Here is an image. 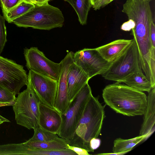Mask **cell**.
Listing matches in <instances>:
<instances>
[{
    "instance_id": "cell-2",
    "label": "cell",
    "mask_w": 155,
    "mask_h": 155,
    "mask_svg": "<svg viewBox=\"0 0 155 155\" xmlns=\"http://www.w3.org/2000/svg\"><path fill=\"white\" fill-rule=\"evenodd\" d=\"M105 105L98 100V97L91 96L85 107L82 115L71 138L66 140L67 144L84 148L88 152H93L90 146V140L97 138L100 134L105 117Z\"/></svg>"
},
{
    "instance_id": "cell-1",
    "label": "cell",
    "mask_w": 155,
    "mask_h": 155,
    "mask_svg": "<svg viewBox=\"0 0 155 155\" xmlns=\"http://www.w3.org/2000/svg\"><path fill=\"white\" fill-rule=\"evenodd\" d=\"M116 82L106 86L102 97L106 105L116 112L128 116L143 115L147 97L143 92Z\"/></svg>"
},
{
    "instance_id": "cell-20",
    "label": "cell",
    "mask_w": 155,
    "mask_h": 155,
    "mask_svg": "<svg viewBox=\"0 0 155 155\" xmlns=\"http://www.w3.org/2000/svg\"><path fill=\"white\" fill-rule=\"evenodd\" d=\"M30 148L24 143L0 145V155H30Z\"/></svg>"
},
{
    "instance_id": "cell-8",
    "label": "cell",
    "mask_w": 155,
    "mask_h": 155,
    "mask_svg": "<svg viewBox=\"0 0 155 155\" xmlns=\"http://www.w3.org/2000/svg\"><path fill=\"white\" fill-rule=\"evenodd\" d=\"M24 54L28 70L58 81L61 71V63L51 61L36 47L25 48Z\"/></svg>"
},
{
    "instance_id": "cell-4",
    "label": "cell",
    "mask_w": 155,
    "mask_h": 155,
    "mask_svg": "<svg viewBox=\"0 0 155 155\" xmlns=\"http://www.w3.org/2000/svg\"><path fill=\"white\" fill-rule=\"evenodd\" d=\"M26 86L27 88L18 94L13 109L18 124L34 129L38 126L40 101L28 82Z\"/></svg>"
},
{
    "instance_id": "cell-12",
    "label": "cell",
    "mask_w": 155,
    "mask_h": 155,
    "mask_svg": "<svg viewBox=\"0 0 155 155\" xmlns=\"http://www.w3.org/2000/svg\"><path fill=\"white\" fill-rule=\"evenodd\" d=\"M61 124V113L55 109L40 102L39 105L38 126L46 130L58 135Z\"/></svg>"
},
{
    "instance_id": "cell-19",
    "label": "cell",
    "mask_w": 155,
    "mask_h": 155,
    "mask_svg": "<svg viewBox=\"0 0 155 155\" xmlns=\"http://www.w3.org/2000/svg\"><path fill=\"white\" fill-rule=\"evenodd\" d=\"M68 2L76 12L82 25L86 24L88 12L91 7L90 0H64Z\"/></svg>"
},
{
    "instance_id": "cell-32",
    "label": "cell",
    "mask_w": 155,
    "mask_h": 155,
    "mask_svg": "<svg viewBox=\"0 0 155 155\" xmlns=\"http://www.w3.org/2000/svg\"><path fill=\"white\" fill-rule=\"evenodd\" d=\"M125 153H100L98 154H105V155H123Z\"/></svg>"
},
{
    "instance_id": "cell-14",
    "label": "cell",
    "mask_w": 155,
    "mask_h": 155,
    "mask_svg": "<svg viewBox=\"0 0 155 155\" xmlns=\"http://www.w3.org/2000/svg\"><path fill=\"white\" fill-rule=\"evenodd\" d=\"M143 121L139 135L144 136L146 140L155 129V87L148 92L146 107L143 114Z\"/></svg>"
},
{
    "instance_id": "cell-13",
    "label": "cell",
    "mask_w": 155,
    "mask_h": 155,
    "mask_svg": "<svg viewBox=\"0 0 155 155\" xmlns=\"http://www.w3.org/2000/svg\"><path fill=\"white\" fill-rule=\"evenodd\" d=\"M90 79L80 68L74 63L70 66L67 75V85L70 102Z\"/></svg>"
},
{
    "instance_id": "cell-5",
    "label": "cell",
    "mask_w": 155,
    "mask_h": 155,
    "mask_svg": "<svg viewBox=\"0 0 155 155\" xmlns=\"http://www.w3.org/2000/svg\"><path fill=\"white\" fill-rule=\"evenodd\" d=\"M142 71L137 46L133 38L128 48L111 62L109 68L101 75L106 80L121 83L130 74Z\"/></svg>"
},
{
    "instance_id": "cell-35",
    "label": "cell",
    "mask_w": 155,
    "mask_h": 155,
    "mask_svg": "<svg viewBox=\"0 0 155 155\" xmlns=\"http://www.w3.org/2000/svg\"><path fill=\"white\" fill-rule=\"evenodd\" d=\"M145 0L148 1L150 2L152 0Z\"/></svg>"
},
{
    "instance_id": "cell-11",
    "label": "cell",
    "mask_w": 155,
    "mask_h": 155,
    "mask_svg": "<svg viewBox=\"0 0 155 155\" xmlns=\"http://www.w3.org/2000/svg\"><path fill=\"white\" fill-rule=\"evenodd\" d=\"M74 54L72 51H68L65 57L60 62L61 71L58 81L54 107L61 114L65 111L70 103L68 92L67 75L70 66L74 63Z\"/></svg>"
},
{
    "instance_id": "cell-18",
    "label": "cell",
    "mask_w": 155,
    "mask_h": 155,
    "mask_svg": "<svg viewBox=\"0 0 155 155\" xmlns=\"http://www.w3.org/2000/svg\"><path fill=\"white\" fill-rule=\"evenodd\" d=\"M145 140V136L140 135L129 139L117 138L114 142L113 153H126L131 150L136 145Z\"/></svg>"
},
{
    "instance_id": "cell-29",
    "label": "cell",
    "mask_w": 155,
    "mask_h": 155,
    "mask_svg": "<svg viewBox=\"0 0 155 155\" xmlns=\"http://www.w3.org/2000/svg\"><path fill=\"white\" fill-rule=\"evenodd\" d=\"M101 143V140L100 139L97 138H93L90 141V147L94 152V150L97 149L100 146Z\"/></svg>"
},
{
    "instance_id": "cell-15",
    "label": "cell",
    "mask_w": 155,
    "mask_h": 155,
    "mask_svg": "<svg viewBox=\"0 0 155 155\" xmlns=\"http://www.w3.org/2000/svg\"><path fill=\"white\" fill-rule=\"evenodd\" d=\"M132 41V39H117L96 48L106 61L112 62L126 50Z\"/></svg>"
},
{
    "instance_id": "cell-3",
    "label": "cell",
    "mask_w": 155,
    "mask_h": 155,
    "mask_svg": "<svg viewBox=\"0 0 155 155\" xmlns=\"http://www.w3.org/2000/svg\"><path fill=\"white\" fill-rule=\"evenodd\" d=\"M64 21L60 9L48 3L34 4L33 7L12 23L18 27L49 30L62 27Z\"/></svg>"
},
{
    "instance_id": "cell-10",
    "label": "cell",
    "mask_w": 155,
    "mask_h": 155,
    "mask_svg": "<svg viewBox=\"0 0 155 155\" xmlns=\"http://www.w3.org/2000/svg\"><path fill=\"white\" fill-rule=\"evenodd\" d=\"M28 82L40 102L53 108L58 81L29 70Z\"/></svg>"
},
{
    "instance_id": "cell-16",
    "label": "cell",
    "mask_w": 155,
    "mask_h": 155,
    "mask_svg": "<svg viewBox=\"0 0 155 155\" xmlns=\"http://www.w3.org/2000/svg\"><path fill=\"white\" fill-rule=\"evenodd\" d=\"M122 83L140 91L148 93L152 88L150 80L143 71L133 73L127 76Z\"/></svg>"
},
{
    "instance_id": "cell-21",
    "label": "cell",
    "mask_w": 155,
    "mask_h": 155,
    "mask_svg": "<svg viewBox=\"0 0 155 155\" xmlns=\"http://www.w3.org/2000/svg\"><path fill=\"white\" fill-rule=\"evenodd\" d=\"M34 6V4L22 1L17 6L3 15L8 23H12L15 19L23 15Z\"/></svg>"
},
{
    "instance_id": "cell-17",
    "label": "cell",
    "mask_w": 155,
    "mask_h": 155,
    "mask_svg": "<svg viewBox=\"0 0 155 155\" xmlns=\"http://www.w3.org/2000/svg\"><path fill=\"white\" fill-rule=\"evenodd\" d=\"M24 143L31 147L46 150H61L68 148L66 140L58 136L50 141H39L28 140Z\"/></svg>"
},
{
    "instance_id": "cell-27",
    "label": "cell",
    "mask_w": 155,
    "mask_h": 155,
    "mask_svg": "<svg viewBox=\"0 0 155 155\" xmlns=\"http://www.w3.org/2000/svg\"><path fill=\"white\" fill-rule=\"evenodd\" d=\"M68 148L74 152L77 155H90L88 152L85 149L76 146H71L67 144Z\"/></svg>"
},
{
    "instance_id": "cell-34",
    "label": "cell",
    "mask_w": 155,
    "mask_h": 155,
    "mask_svg": "<svg viewBox=\"0 0 155 155\" xmlns=\"http://www.w3.org/2000/svg\"><path fill=\"white\" fill-rule=\"evenodd\" d=\"M22 1H23L29 3L33 4H36L35 0H21Z\"/></svg>"
},
{
    "instance_id": "cell-31",
    "label": "cell",
    "mask_w": 155,
    "mask_h": 155,
    "mask_svg": "<svg viewBox=\"0 0 155 155\" xmlns=\"http://www.w3.org/2000/svg\"><path fill=\"white\" fill-rule=\"evenodd\" d=\"M4 122H10V121L0 114V125Z\"/></svg>"
},
{
    "instance_id": "cell-36",
    "label": "cell",
    "mask_w": 155,
    "mask_h": 155,
    "mask_svg": "<svg viewBox=\"0 0 155 155\" xmlns=\"http://www.w3.org/2000/svg\"><path fill=\"white\" fill-rule=\"evenodd\" d=\"M111 2L114 0H110Z\"/></svg>"
},
{
    "instance_id": "cell-9",
    "label": "cell",
    "mask_w": 155,
    "mask_h": 155,
    "mask_svg": "<svg viewBox=\"0 0 155 155\" xmlns=\"http://www.w3.org/2000/svg\"><path fill=\"white\" fill-rule=\"evenodd\" d=\"M74 62L83 70L90 79L101 75L109 68L111 62L106 61L96 48H85L74 53Z\"/></svg>"
},
{
    "instance_id": "cell-33",
    "label": "cell",
    "mask_w": 155,
    "mask_h": 155,
    "mask_svg": "<svg viewBox=\"0 0 155 155\" xmlns=\"http://www.w3.org/2000/svg\"><path fill=\"white\" fill-rule=\"evenodd\" d=\"M6 0H0V3L2 11H3L4 10L5 4Z\"/></svg>"
},
{
    "instance_id": "cell-7",
    "label": "cell",
    "mask_w": 155,
    "mask_h": 155,
    "mask_svg": "<svg viewBox=\"0 0 155 155\" xmlns=\"http://www.w3.org/2000/svg\"><path fill=\"white\" fill-rule=\"evenodd\" d=\"M28 82V75L22 65L0 55V85L16 95Z\"/></svg>"
},
{
    "instance_id": "cell-22",
    "label": "cell",
    "mask_w": 155,
    "mask_h": 155,
    "mask_svg": "<svg viewBox=\"0 0 155 155\" xmlns=\"http://www.w3.org/2000/svg\"><path fill=\"white\" fill-rule=\"evenodd\" d=\"M34 130V135L29 140L47 141L54 140L57 136L56 134L46 130L39 126Z\"/></svg>"
},
{
    "instance_id": "cell-28",
    "label": "cell",
    "mask_w": 155,
    "mask_h": 155,
    "mask_svg": "<svg viewBox=\"0 0 155 155\" xmlns=\"http://www.w3.org/2000/svg\"><path fill=\"white\" fill-rule=\"evenodd\" d=\"M135 24L134 21L131 19L124 22L121 27V29L126 31H130L134 28Z\"/></svg>"
},
{
    "instance_id": "cell-24",
    "label": "cell",
    "mask_w": 155,
    "mask_h": 155,
    "mask_svg": "<svg viewBox=\"0 0 155 155\" xmlns=\"http://www.w3.org/2000/svg\"><path fill=\"white\" fill-rule=\"evenodd\" d=\"M5 20L4 17L0 15V55L7 41Z\"/></svg>"
},
{
    "instance_id": "cell-25",
    "label": "cell",
    "mask_w": 155,
    "mask_h": 155,
    "mask_svg": "<svg viewBox=\"0 0 155 155\" xmlns=\"http://www.w3.org/2000/svg\"><path fill=\"white\" fill-rule=\"evenodd\" d=\"M21 2V0H7L5 4L4 10L2 11L3 15L17 6Z\"/></svg>"
},
{
    "instance_id": "cell-23",
    "label": "cell",
    "mask_w": 155,
    "mask_h": 155,
    "mask_svg": "<svg viewBox=\"0 0 155 155\" xmlns=\"http://www.w3.org/2000/svg\"><path fill=\"white\" fill-rule=\"evenodd\" d=\"M16 97L12 92L5 87L0 85V106L13 105Z\"/></svg>"
},
{
    "instance_id": "cell-26",
    "label": "cell",
    "mask_w": 155,
    "mask_h": 155,
    "mask_svg": "<svg viewBox=\"0 0 155 155\" xmlns=\"http://www.w3.org/2000/svg\"><path fill=\"white\" fill-rule=\"evenodd\" d=\"M91 6L95 10L105 7L111 2L110 0H90Z\"/></svg>"
},
{
    "instance_id": "cell-30",
    "label": "cell",
    "mask_w": 155,
    "mask_h": 155,
    "mask_svg": "<svg viewBox=\"0 0 155 155\" xmlns=\"http://www.w3.org/2000/svg\"><path fill=\"white\" fill-rule=\"evenodd\" d=\"M36 4L42 5L48 3L51 0H35Z\"/></svg>"
},
{
    "instance_id": "cell-6",
    "label": "cell",
    "mask_w": 155,
    "mask_h": 155,
    "mask_svg": "<svg viewBox=\"0 0 155 155\" xmlns=\"http://www.w3.org/2000/svg\"><path fill=\"white\" fill-rule=\"evenodd\" d=\"M92 91L88 83L80 90L70 102L65 110L61 114L62 124L58 135L67 140L74 134L81 118Z\"/></svg>"
}]
</instances>
